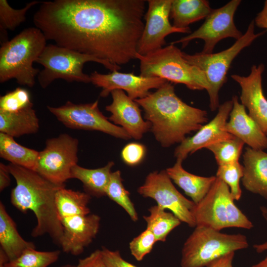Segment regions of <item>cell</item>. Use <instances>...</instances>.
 Returning <instances> with one entry per match:
<instances>
[{"mask_svg": "<svg viewBox=\"0 0 267 267\" xmlns=\"http://www.w3.org/2000/svg\"><path fill=\"white\" fill-rule=\"evenodd\" d=\"M144 0H54L41 2L35 27L55 44L120 66L137 59Z\"/></svg>", "mask_w": 267, "mask_h": 267, "instance_id": "obj_1", "label": "cell"}, {"mask_svg": "<svg viewBox=\"0 0 267 267\" xmlns=\"http://www.w3.org/2000/svg\"><path fill=\"white\" fill-rule=\"evenodd\" d=\"M134 100L143 109L155 139L164 147L180 143L187 134L198 131L208 121L207 112L184 102L169 82Z\"/></svg>", "mask_w": 267, "mask_h": 267, "instance_id": "obj_2", "label": "cell"}, {"mask_svg": "<svg viewBox=\"0 0 267 267\" xmlns=\"http://www.w3.org/2000/svg\"><path fill=\"white\" fill-rule=\"evenodd\" d=\"M8 166L16 183L10 193L11 204L23 213L32 211L37 219L31 235L38 237L48 234L60 246L63 227L55 197L58 190L65 184L53 183L32 170L11 163Z\"/></svg>", "mask_w": 267, "mask_h": 267, "instance_id": "obj_3", "label": "cell"}, {"mask_svg": "<svg viewBox=\"0 0 267 267\" xmlns=\"http://www.w3.org/2000/svg\"><path fill=\"white\" fill-rule=\"evenodd\" d=\"M46 39L36 27L24 29L0 48V82L15 79L21 85L32 87L40 71L33 67L46 45Z\"/></svg>", "mask_w": 267, "mask_h": 267, "instance_id": "obj_4", "label": "cell"}, {"mask_svg": "<svg viewBox=\"0 0 267 267\" xmlns=\"http://www.w3.org/2000/svg\"><path fill=\"white\" fill-rule=\"evenodd\" d=\"M182 52L171 44L145 56L138 54L140 76L159 77L175 84H182L191 90L208 91L210 88L205 74L187 62Z\"/></svg>", "mask_w": 267, "mask_h": 267, "instance_id": "obj_5", "label": "cell"}, {"mask_svg": "<svg viewBox=\"0 0 267 267\" xmlns=\"http://www.w3.org/2000/svg\"><path fill=\"white\" fill-rule=\"evenodd\" d=\"M246 236L223 233L209 227L197 225L181 250V267H207L222 257L248 247Z\"/></svg>", "mask_w": 267, "mask_h": 267, "instance_id": "obj_6", "label": "cell"}, {"mask_svg": "<svg viewBox=\"0 0 267 267\" xmlns=\"http://www.w3.org/2000/svg\"><path fill=\"white\" fill-rule=\"evenodd\" d=\"M88 62L101 64L111 72L121 69L120 66L113 65L96 57L55 44H48L36 62L44 66V69L38 75L39 84L42 88L45 89L58 79L68 82L90 83V76L83 71L84 64Z\"/></svg>", "mask_w": 267, "mask_h": 267, "instance_id": "obj_7", "label": "cell"}, {"mask_svg": "<svg viewBox=\"0 0 267 267\" xmlns=\"http://www.w3.org/2000/svg\"><path fill=\"white\" fill-rule=\"evenodd\" d=\"M254 20L249 23L242 37L229 48L215 53L202 52L189 54L182 52L184 59L204 72L209 84L207 91L209 97V106L212 111L219 108V92L227 81V74L234 59L245 47L249 46L257 38L265 34L267 31L255 33Z\"/></svg>", "mask_w": 267, "mask_h": 267, "instance_id": "obj_8", "label": "cell"}, {"mask_svg": "<svg viewBox=\"0 0 267 267\" xmlns=\"http://www.w3.org/2000/svg\"><path fill=\"white\" fill-rule=\"evenodd\" d=\"M227 184L216 177L211 189L193 211L196 226L202 225L217 230L227 227L250 229L252 222L235 205Z\"/></svg>", "mask_w": 267, "mask_h": 267, "instance_id": "obj_9", "label": "cell"}, {"mask_svg": "<svg viewBox=\"0 0 267 267\" xmlns=\"http://www.w3.org/2000/svg\"><path fill=\"white\" fill-rule=\"evenodd\" d=\"M78 146V139L66 133L47 139L39 152L35 171L53 183L65 184L77 164Z\"/></svg>", "mask_w": 267, "mask_h": 267, "instance_id": "obj_10", "label": "cell"}, {"mask_svg": "<svg viewBox=\"0 0 267 267\" xmlns=\"http://www.w3.org/2000/svg\"><path fill=\"white\" fill-rule=\"evenodd\" d=\"M49 111L65 127L74 130L99 131L124 139L131 138L122 127L111 122L100 111L98 100L85 104L70 101L59 107L47 106Z\"/></svg>", "mask_w": 267, "mask_h": 267, "instance_id": "obj_11", "label": "cell"}, {"mask_svg": "<svg viewBox=\"0 0 267 267\" xmlns=\"http://www.w3.org/2000/svg\"><path fill=\"white\" fill-rule=\"evenodd\" d=\"M241 2L240 0H231L222 7L212 9L199 28L171 44L181 43L185 47L192 40L201 39L204 42L201 52L210 54L220 41L228 38L239 40L243 34L235 26L234 16Z\"/></svg>", "mask_w": 267, "mask_h": 267, "instance_id": "obj_12", "label": "cell"}, {"mask_svg": "<svg viewBox=\"0 0 267 267\" xmlns=\"http://www.w3.org/2000/svg\"><path fill=\"white\" fill-rule=\"evenodd\" d=\"M137 191L143 197L152 198L159 206L170 210L181 222L196 226L193 214L195 204L176 189L166 170L150 173Z\"/></svg>", "mask_w": 267, "mask_h": 267, "instance_id": "obj_13", "label": "cell"}, {"mask_svg": "<svg viewBox=\"0 0 267 267\" xmlns=\"http://www.w3.org/2000/svg\"><path fill=\"white\" fill-rule=\"evenodd\" d=\"M145 23L137 46V53L145 56L162 48L165 38L175 33L190 34V29L175 27L169 21L172 0H148Z\"/></svg>", "mask_w": 267, "mask_h": 267, "instance_id": "obj_14", "label": "cell"}, {"mask_svg": "<svg viewBox=\"0 0 267 267\" xmlns=\"http://www.w3.org/2000/svg\"><path fill=\"white\" fill-rule=\"evenodd\" d=\"M91 83L101 88L100 95L107 97L116 89L125 90L133 100L147 96L151 89H158L167 81L159 77H144L132 73H121L118 71L103 74L94 71L90 75Z\"/></svg>", "mask_w": 267, "mask_h": 267, "instance_id": "obj_15", "label": "cell"}, {"mask_svg": "<svg viewBox=\"0 0 267 267\" xmlns=\"http://www.w3.org/2000/svg\"><path fill=\"white\" fill-rule=\"evenodd\" d=\"M233 106V101L227 100L220 105L215 117L204 125L191 137H186L174 152L177 160L183 161L189 154L203 148L231 138L234 136L224 130L225 124Z\"/></svg>", "mask_w": 267, "mask_h": 267, "instance_id": "obj_16", "label": "cell"}, {"mask_svg": "<svg viewBox=\"0 0 267 267\" xmlns=\"http://www.w3.org/2000/svg\"><path fill=\"white\" fill-rule=\"evenodd\" d=\"M265 67L262 63L253 65L248 76L233 74L231 78L240 87L241 103L248 110L249 115L267 135V99L262 87Z\"/></svg>", "mask_w": 267, "mask_h": 267, "instance_id": "obj_17", "label": "cell"}, {"mask_svg": "<svg viewBox=\"0 0 267 267\" xmlns=\"http://www.w3.org/2000/svg\"><path fill=\"white\" fill-rule=\"evenodd\" d=\"M111 94L112 101L105 107L111 113L109 120L124 129L131 138L141 139L144 134L151 130V126L143 120L139 105L122 90H114Z\"/></svg>", "mask_w": 267, "mask_h": 267, "instance_id": "obj_18", "label": "cell"}, {"mask_svg": "<svg viewBox=\"0 0 267 267\" xmlns=\"http://www.w3.org/2000/svg\"><path fill=\"white\" fill-rule=\"evenodd\" d=\"M63 233L60 246L63 252L73 255L83 253L98 232L100 218L96 214L62 218Z\"/></svg>", "mask_w": 267, "mask_h": 267, "instance_id": "obj_19", "label": "cell"}, {"mask_svg": "<svg viewBox=\"0 0 267 267\" xmlns=\"http://www.w3.org/2000/svg\"><path fill=\"white\" fill-rule=\"evenodd\" d=\"M232 100L233 106L229 119L224 127L225 131L253 149L263 150L267 148V135L246 112L238 96H233Z\"/></svg>", "mask_w": 267, "mask_h": 267, "instance_id": "obj_20", "label": "cell"}, {"mask_svg": "<svg viewBox=\"0 0 267 267\" xmlns=\"http://www.w3.org/2000/svg\"><path fill=\"white\" fill-rule=\"evenodd\" d=\"M242 182L248 191L267 199V153L246 147L243 155Z\"/></svg>", "mask_w": 267, "mask_h": 267, "instance_id": "obj_21", "label": "cell"}, {"mask_svg": "<svg viewBox=\"0 0 267 267\" xmlns=\"http://www.w3.org/2000/svg\"><path fill=\"white\" fill-rule=\"evenodd\" d=\"M182 162L177 160L174 165L167 168L166 171L171 180L196 204L209 192L216 179V176L205 177L191 174L183 168Z\"/></svg>", "mask_w": 267, "mask_h": 267, "instance_id": "obj_22", "label": "cell"}, {"mask_svg": "<svg viewBox=\"0 0 267 267\" xmlns=\"http://www.w3.org/2000/svg\"><path fill=\"white\" fill-rule=\"evenodd\" d=\"M33 105L17 112L0 110V133L13 137L37 133L39 120Z\"/></svg>", "mask_w": 267, "mask_h": 267, "instance_id": "obj_23", "label": "cell"}, {"mask_svg": "<svg viewBox=\"0 0 267 267\" xmlns=\"http://www.w3.org/2000/svg\"><path fill=\"white\" fill-rule=\"evenodd\" d=\"M0 245L8 261L18 258L25 250L35 248V244L24 240L19 233L16 225L0 202Z\"/></svg>", "mask_w": 267, "mask_h": 267, "instance_id": "obj_24", "label": "cell"}, {"mask_svg": "<svg viewBox=\"0 0 267 267\" xmlns=\"http://www.w3.org/2000/svg\"><path fill=\"white\" fill-rule=\"evenodd\" d=\"M212 9L206 0H172L170 16L174 26L187 29L190 24L206 18Z\"/></svg>", "mask_w": 267, "mask_h": 267, "instance_id": "obj_25", "label": "cell"}, {"mask_svg": "<svg viewBox=\"0 0 267 267\" xmlns=\"http://www.w3.org/2000/svg\"><path fill=\"white\" fill-rule=\"evenodd\" d=\"M114 165L113 161L105 166L96 169H87L75 165L71 171V178L80 180L85 192L97 198L106 196V189L110 180L111 168Z\"/></svg>", "mask_w": 267, "mask_h": 267, "instance_id": "obj_26", "label": "cell"}, {"mask_svg": "<svg viewBox=\"0 0 267 267\" xmlns=\"http://www.w3.org/2000/svg\"><path fill=\"white\" fill-rule=\"evenodd\" d=\"M39 152L25 147L0 133V156L10 163L35 171Z\"/></svg>", "mask_w": 267, "mask_h": 267, "instance_id": "obj_27", "label": "cell"}, {"mask_svg": "<svg viewBox=\"0 0 267 267\" xmlns=\"http://www.w3.org/2000/svg\"><path fill=\"white\" fill-rule=\"evenodd\" d=\"M91 196L85 192L75 191L65 187L58 190L55 201L61 218L90 214L88 205Z\"/></svg>", "mask_w": 267, "mask_h": 267, "instance_id": "obj_28", "label": "cell"}, {"mask_svg": "<svg viewBox=\"0 0 267 267\" xmlns=\"http://www.w3.org/2000/svg\"><path fill=\"white\" fill-rule=\"evenodd\" d=\"M149 215L143 216L147 228L154 235L157 241L165 242L168 234L181 223L173 213L154 205L148 209Z\"/></svg>", "mask_w": 267, "mask_h": 267, "instance_id": "obj_29", "label": "cell"}, {"mask_svg": "<svg viewBox=\"0 0 267 267\" xmlns=\"http://www.w3.org/2000/svg\"><path fill=\"white\" fill-rule=\"evenodd\" d=\"M41 2L33 0L26 3L21 9L13 8L7 0H0V34L2 43L8 40L7 30H14L26 20L28 11Z\"/></svg>", "mask_w": 267, "mask_h": 267, "instance_id": "obj_30", "label": "cell"}, {"mask_svg": "<svg viewBox=\"0 0 267 267\" xmlns=\"http://www.w3.org/2000/svg\"><path fill=\"white\" fill-rule=\"evenodd\" d=\"M123 181L119 170L112 172L106 189V196L122 207L133 221L137 222L138 214L130 197V192L125 188Z\"/></svg>", "mask_w": 267, "mask_h": 267, "instance_id": "obj_31", "label": "cell"}, {"mask_svg": "<svg viewBox=\"0 0 267 267\" xmlns=\"http://www.w3.org/2000/svg\"><path fill=\"white\" fill-rule=\"evenodd\" d=\"M60 251H40L35 248L25 250L18 258L5 264V267H48L56 262Z\"/></svg>", "mask_w": 267, "mask_h": 267, "instance_id": "obj_32", "label": "cell"}, {"mask_svg": "<svg viewBox=\"0 0 267 267\" xmlns=\"http://www.w3.org/2000/svg\"><path fill=\"white\" fill-rule=\"evenodd\" d=\"M244 143L238 138L233 137L208 146L214 154L218 166L237 162L242 153Z\"/></svg>", "mask_w": 267, "mask_h": 267, "instance_id": "obj_33", "label": "cell"}, {"mask_svg": "<svg viewBox=\"0 0 267 267\" xmlns=\"http://www.w3.org/2000/svg\"><path fill=\"white\" fill-rule=\"evenodd\" d=\"M243 175V167L239 161L218 166L216 177L228 186L234 200H238L242 195L240 180Z\"/></svg>", "mask_w": 267, "mask_h": 267, "instance_id": "obj_34", "label": "cell"}, {"mask_svg": "<svg viewBox=\"0 0 267 267\" xmlns=\"http://www.w3.org/2000/svg\"><path fill=\"white\" fill-rule=\"evenodd\" d=\"M33 105L29 91L21 88H17L0 97V110L17 112Z\"/></svg>", "mask_w": 267, "mask_h": 267, "instance_id": "obj_35", "label": "cell"}, {"mask_svg": "<svg viewBox=\"0 0 267 267\" xmlns=\"http://www.w3.org/2000/svg\"><path fill=\"white\" fill-rule=\"evenodd\" d=\"M156 242L153 233L146 228L130 242L131 253L137 261H141L152 251Z\"/></svg>", "mask_w": 267, "mask_h": 267, "instance_id": "obj_36", "label": "cell"}, {"mask_svg": "<svg viewBox=\"0 0 267 267\" xmlns=\"http://www.w3.org/2000/svg\"><path fill=\"white\" fill-rule=\"evenodd\" d=\"M146 153L144 145L137 142L126 144L121 151V158L127 165L136 166L143 160Z\"/></svg>", "mask_w": 267, "mask_h": 267, "instance_id": "obj_37", "label": "cell"}, {"mask_svg": "<svg viewBox=\"0 0 267 267\" xmlns=\"http://www.w3.org/2000/svg\"><path fill=\"white\" fill-rule=\"evenodd\" d=\"M101 252L103 260L108 267H138L124 260L119 251L103 247Z\"/></svg>", "mask_w": 267, "mask_h": 267, "instance_id": "obj_38", "label": "cell"}, {"mask_svg": "<svg viewBox=\"0 0 267 267\" xmlns=\"http://www.w3.org/2000/svg\"><path fill=\"white\" fill-rule=\"evenodd\" d=\"M77 267H108L104 262L101 250H96L87 257L80 259Z\"/></svg>", "mask_w": 267, "mask_h": 267, "instance_id": "obj_39", "label": "cell"}, {"mask_svg": "<svg viewBox=\"0 0 267 267\" xmlns=\"http://www.w3.org/2000/svg\"><path fill=\"white\" fill-rule=\"evenodd\" d=\"M10 173L8 165L0 163V191H2L10 183Z\"/></svg>", "mask_w": 267, "mask_h": 267, "instance_id": "obj_40", "label": "cell"}, {"mask_svg": "<svg viewBox=\"0 0 267 267\" xmlns=\"http://www.w3.org/2000/svg\"><path fill=\"white\" fill-rule=\"evenodd\" d=\"M235 252L228 253L215 260L207 267H233L232 262Z\"/></svg>", "mask_w": 267, "mask_h": 267, "instance_id": "obj_41", "label": "cell"}, {"mask_svg": "<svg viewBox=\"0 0 267 267\" xmlns=\"http://www.w3.org/2000/svg\"><path fill=\"white\" fill-rule=\"evenodd\" d=\"M254 21L255 25L267 31V0L265 1L263 9L257 14Z\"/></svg>", "mask_w": 267, "mask_h": 267, "instance_id": "obj_42", "label": "cell"}, {"mask_svg": "<svg viewBox=\"0 0 267 267\" xmlns=\"http://www.w3.org/2000/svg\"><path fill=\"white\" fill-rule=\"evenodd\" d=\"M262 214L267 222V208L265 206L261 207ZM253 247L256 251L258 253H262L267 251V241L260 244H255Z\"/></svg>", "mask_w": 267, "mask_h": 267, "instance_id": "obj_43", "label": "cell"}, {"mask_svg": "<svg viewBox=\"0 0 267 267\" xmlns=\"http://www.w3.org/2000/svg\"><path fill=\"white\" fill-rule=\"evenodd\" d=\"M8 261V259L3 252V251L0 248V267H5V264Z\"/></svg>", "mask_w": 267, "mask_h": 267, "instance_id": "obj_44", "label": "cell"}, {"mask_svg": "<svg viewBox=\"0 0 267 267\" xmlns=\"http://www.w3.org/2000/svg\"><path fill=\"white\" fill-rule=\"evenodd\" d=\"M251 267H267V256L263 260Z\"/></svg>", "mask_w": 267, "mask_h": 267, "instance_id": "obj_45", "label": "cell"}, {"mask_svg": "<svg viewBox=\"0 0 267 267\" xmlns=\"http://www.w3.org/2000/svg\"><path fill=\"white\" fill-rule=\"evenodd\" d=\"M60 267H77V266H75V265L67 264V265H63Z\"/></svg>", "mask_w": 267, "mask_h": 267, "instance_id": "obj_46", "label": "cell"}]
</instances>
